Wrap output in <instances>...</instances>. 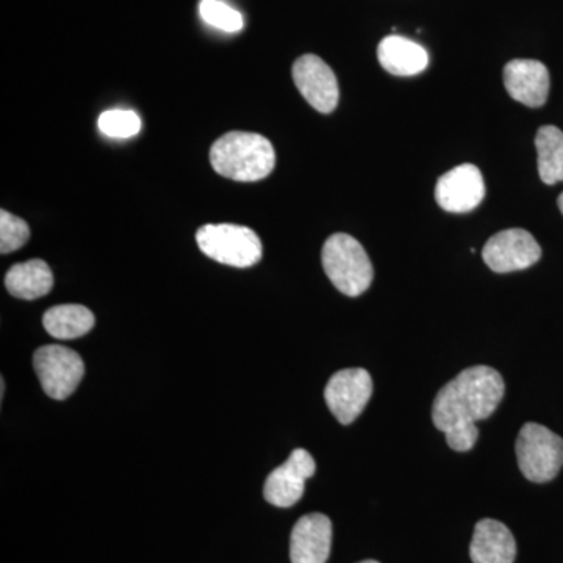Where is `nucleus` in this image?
<instances>
[{"label": "nucleus", "instance_id": "f257e3e1", "mask_svg": "<svg viewBox=\"0 0 563 563\" xmlns=\"http://www.w3.org/2000/svg\"><path fill=\"white\" fill-rule=\"evenodd\" d=\"M506 385L490 366L477 365L457 374L444 385L432 406V421L439 431L474 424L490 417L503 401Z\"/></svg>", "mask_w": 563, "mask_h": 563}, {"label": "nucleus", "instance_id": "f03ea898", "mask_svg": "<svg viewBox=\"0 0 563 563\" xmlns=\"http://www.w3.org/2000/svg\"><path fill=\"white\" fill-rule=\"evenodd\" d=\"M214 172L236 181H257L273 173L276 152L272 141L258 133L231 132L211 146Z\"/></svg>", "mask_w": 563, "mask_h": 563}, {"label": "nucleus", "instance_id": "7ed1b4c3", "mask_svg": "<svg viewBox=\"0 0 563 563\" xmlns=\"http://www.w3.org/2000/svg\"><path fill=\"white\" fill-rule=\"evenodd\" d=\"M322 268L336 290L357 298L368 290L374 272L368 254L361 243L347 233L329 236L322 247Z\"/></svg>", "mask_w": 563, "mask_h": 563}, {"label": "nucleus", "instance_id": "20e7f679", "mask_svg": "<svg viewBox=\"0 0 563 563\" xmlns=\"http://www.w3.org/2000/svg\"><path fill=\"white\" fill-rule=\"evenodd\" d=\"M199 250L222 265L250 268L262 261L263 247L257 233L236 224H206L196 233Z\"/></svg>", "mask_w": 563, "mask_h": 563}, {"label": "nucleus", "instance_id": "39448f33", "mask_svg": "<svg viewBox=\"0 0 563 563\" xmlns=\"http://www.w3.org/2000/svg\"><path fill=\"white\" fill-rule=\"evenodd\" d=\"M517 459L526 479L550 483L563 466V440L544 426L528 422L518 433Z\"/></svg>", "mask_w": 563, "mask_h": 563}, {"label": "nucleus", "instance_id": "423d86ee", "mask_svg": "<svg viewBox=\"0 0 563 563\" xmlns=\"http://www.w3.org/2000/svg\"><path fill=\"white\" fill-rule=\"evenodd\" d=\"M33 368L41 387L52 399L69 398L84 379V361L76 351L58 344L40 347L33 355Z\"/></svg>", "mask_w": 563, "mask_h": 563}, {"label": "nucleus", "instance_id": "0eeeda50", "mask_svg": "<svg viewBox=\"0 0 563 563\" xmlns=\"http://www.w3.org/2000/svg\"><path fill=\"white\" fill-rule=\"evenodd\" d=\"M373 396V379L363 368L342 369L325 385L324 399L329 410L342 424L361 417Z\"/></svg>", "mask_w": 563, "mask_h": 563}, {"label": "nucleus", "instance_id": "6e6552de", "mask_svg": "<svg viewBox=\"0 0 563 563\" xmlns=\"http://www.w3.org/2000/svg\"><path fill=\"white\" fill-rule=\"evenodd\" d=\"M542 257V247L525 229H509L493 235L483 258L492 272L504 274L531 268Z\"/></svg>", "mask_w": 563, "mask_h": 563}, {"label": "nucleus", "instance_id": "1a4fd4ad", "mask_svg": "<svg viewBox=\"0 0 563 563\" xmlns=\"http://www.w3.org/2000/svg\"><path fill=\"white\" fill-rule=\"evenodd\" d=\"M292 80L314 110L332 113L339 106L340 88L335 74L317 55H302L292 65Z\"/></svg>", "mask_w": 563, "mask_h": 563}, {"label": "nucleus", "instance_id": "9d476101", "mask_svg": "<svg viewBox=\"0 0 563 563\" xmlns=\"http://www.w3.org/2000/svg\"><path fill=\"white\" fill-rule=\"evenodd\" d=\"M485 198L483 173L474 165L455 166L437 181L435 199L443 210L466 213L477 209Z\"/></svg>", "mask_w": 563, "mask_h": 563}, {"label": "nucleus", "instance_id": "9b49d317", "mask_svg": "<svg viewBox=\"0 0 563 563\" xmlns=\"http://www.w3.org/2000/svg\"><path fill=\"white\" fill-rule=\"evenodd\" d=\"M317 472V463L306 450L292 451L288 461L274 470L266 479L263 495L276 507L295 506L306 492L307 479Z\"/></svg>", "mask_w": 563, "mask_h": 563}, {"label": "nucleus", "instance_id": "f8f14e48", "mask_svg": "<svg viewBox=\"0 0 563 563\" xmlns=\"http://www.w3.org/2000/svg\"><path fill=\"white\" fill-rule=\"evenodd\" d=\"M504 85L515 101L539 109L550 95V70L542 62L518 58L504 68Z\"/></svg>", "mask_w": 563, "mask_h": 563}, {"label": "nucleus", "instance_id": "ddd939ff", "mask_svg": "<svg viewBox=\"0 0 563 563\" xmlns=\"http://www.w3.org/2000/svg\"><path fill=\"white\" fill-rule=\"evenodd\" d=\"M332 523L325 515L299 518L291 532V563H325L331 555Z\"/></svg>", "mask_w": 563, "mask_h": 563}, {"label": "nucleus", "instance_id": "4468645a", "mask_svg": "<svg viewBox=\"0 0 563 563\" xmlns=\"http://www.w3.org/2000/svg\"><path fill=\"white\" fill-rule=\"evenodd\" d=\"M470 555L473 563H514L517 543L512 532L501 521L485 518L474 528Z\"/></svg>", "mask_w": 563, "mask_h": 563}, {"label": "nucleus", "instance_id": "2eb2a0df", "mask_svg": "<svg viewBox=\"0 0 563 563\" xmlns=\"http://www.w3.org/2000/svg\"><path fill=\"white\" fill-rule=\"evenodd\" d=\"M377 58L380 66L393 76H417L429 65V55L424 47L399 35H390L380 41Z\"/></svg>", "mask_w": 563, "mask_h": 563}, {"label": "nucleus", "instance_id": "dca6fc26", "mask_svg": "<svg viewBox=\"0 0 563 563\" xmlns=\"http://www.w3.org/2000/svg\"><path fill=\"white\" fill-rule=\"evenodd\" d=\"M5 287L14 298L33 301L43 298L54 287V274L44 261H29L11 266L5 276Z\"/></svg>", "mask_w": 563, "mask_h": 563}, {"label": "nucleus", "instance_id": "f3484780", "mask_svg": "<svg viewBox=\"0 0 563 563\" xmlns=\"http://www.w3.org/2000/svg\"><path fill=\"white\" fill-rule=\"evenodd\" d=\"M95 314L79 303L52 307L43 317L44 329L60 340H76L87 335L95 328Z\"/></svg>", "mask_w": 563, "mask_h": 563}, {"label": "nucleus", "instance_id": "a211bd4d", "mask_svg": "<svg viewBox=\"0 0 563 563\" xmlns=\"http://www.w3.org/2000/svg\"><path fill=\"white\" fill-rule=\"evenodd\" d=\"M539 174L543 184L563 181V132L554 125H543L536 136Z\"/></svg>", "mask_w": 563, "mask_h": 563}, {"label": "nucleus", "instance_id": "6ab92c4d", "mask_svg": "<svg viewBox=\"0 0 563 563\" xmlns=\"http://www.w3.org/2000/svg\"><path fill=\"white\" fill-rule=\"evenodd\" d=\"M199 13L207 24L218 31L236 33L243 31L244 20L242 13L232 9L222 0H201Z\"/></svg>", "mask_w": 563, "mask_h": 563}, {"label": "nucleus", "instance_id": "aec40b11", "mask_svg": "<svg viewBox=\"0 0 563 563\" xmlns=\"http://www.w3.org/2000/svg\"><path fill=\"white\" fill-rule=\"evenodd\" d=\"M99 131L110 139H131L141 131V118L133 110L103 111L98 121Z\"/></svg>", "mask_w": 563, "mask_h": 563}, {"label": "nucleus", "instance_id": "412c9836", "mask_svg": "<svg viewBox=\"0 0 563 563\" xmlns=\"http://www.w3.org/2000/svg\"><path fill=\"white\" fill-rule=\"evenodd\" d=\"M31 239V229L27 222L14 217L10 211H0V252L10 254L21 250Z\"/></svg>", "mask_w": 563, "mask_h": 563}, {"label": "nucleus", "instance_id": "4be33fe9", "mask_svg": "<svg viewBox=\"0 0 563 563\" xmlns=\"http://www.w3.org/2000/svg\"><path fill=\"white\" fill-rule=\"evenodd\" d=\"M444 435H446L450 448L459 451V453H466V451L473 450L474 444L479 439V431H477L476 424L459 426V428L444 432Z\"/></svg>", "mask_w": 563, "mask_h": 563}, {"label": "nucleus", "instance_id": "5701e85b", "mask_svg": "<svg viewBox=\"0 0 563 563\" xmlns=\"http://www.w3.org/2000/svg\"><path fill=\"white\" fill-rule=\"evenodd\" d=\"M558 206H559V209H561L562 214H563V191H562V195L559 196Z\"/></svg>", "mask_w": 563, "mask_h": 563}, {"label": "nucleus", "instance_id": "b1692460", "mask_svg": "<svg viewBox=\"0 0 563 563\" xmlns=\"http://www.w3.org/2000/svg\"><path fill=\"white\" fill-rule=\"evenodd\" d=\"M358 563H379L377 561H363V562H358Z\"/></svg>", "mask_w": 563, "mask_h": 563}]
</instances>
